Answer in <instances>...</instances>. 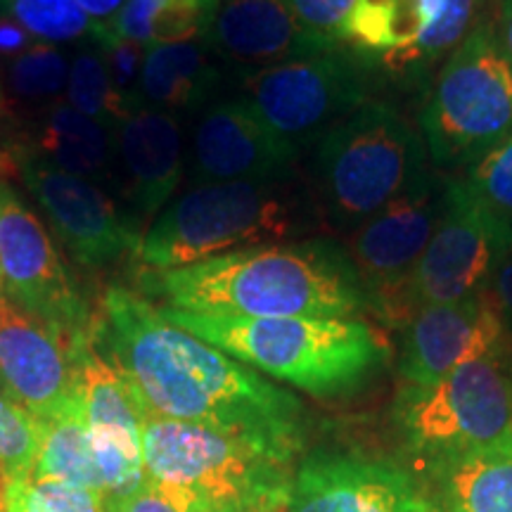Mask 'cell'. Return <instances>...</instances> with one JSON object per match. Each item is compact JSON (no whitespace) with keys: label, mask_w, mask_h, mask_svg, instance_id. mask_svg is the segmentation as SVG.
I'll list each match as a JSON object with an SVG mask.
<instances>
[{"label":"cell","mask_w":512,"mask_h":512,"mask_svg":"<svg viewBox=\"0 0 512 512\" xmlns=\"http://www.w3.org/2000/svg\"><path fill=\"white\" fill-rule=\"evenodd\" d=\"M510 254L512 221L486 204L465 178H448L439 223L411 283L415 313L482 294Z\"/></svg>","instance_id":"obj_10"},{"label":"cell","mask_w":512,"mask_h":512,"mask_svg":"<svg viewBox=\"0 0 512 512\" xmlns=\"http://www.w3.org/2000/svg\"><path fill=\"white\" fill-rule=\"evenodd\" d=\"M392 415L422 465L512 451V375L503 358H482L425 387L403 384Z\"/></svg>","instance_id":"obj_8"},{"label":"cell","mask_w":512,"mask_h":512,"mask_svg":"<svg viewBox=\"0 0 512 512\" xmlns=\"http://www.w3.org/2000/svg\"><path fill=\"white\" fill-rule=\"evenodd\" d=\"M5 484H8V477H5L3 467H0V505H3V491H5Z\"/></svg>","instance_id":"obj_43"},{"label":"cell","mask_w":512,"mask_h":512,"mask_svg":"<svg viewBox=\"0 0 512 512\" xmlns=\"http://www.w3.org/2000/svg\"><path fill=\"white\" fill-rule=\"evenodd\" d=\"M5 294V287H3V278H0V297H3Z\"/></svg>","instance_id":"obj_44"},{"label":"cell","mask_w":512,"mask_h":512,"mask_svg":"<svg viewBox=\"0 0 512 512\" xmlns=\"http://www.w3.org/2000/svg\"><path fill=\"white\" fill-rule=\"evenodd\" d=\"M0 512H3V505H0Z\"/></svg>","instance_id":"obj_45"},{"label":"cell","mask_w":512,"mask_h":512,"mask_svg":"<svg viewBox=\"0 0 512 512\" xmlns=\"http://www.w3.org/2000/svg\"><path fill=\"white\" fill-rule=\"evenodd\" d=\"M219 3L221 0H126L117 15L98 22V27L145 48L204 41Z\"/></svg>","instance_id":"obj_24"},{"label":"cell","mask_w":512,"mask_h":512,"mask_svg":"<svg viewBox=\"0 0 512 512\" xmlns=\"http://www.w3.org/2000/svg\"><path fill=\"white\" fill-rule=\"evenodd\" d=\"M24 136L17 131V117L10 107L0 105V178L12 181L19 176V162H22Z\"/></svg>","instance_id":"obj_37"},{"label":"cell","mask_w":512,"mask_h":512,"mask_svg":"<svg viewBox=\"0 0 512 512\" xmlns=\"http://www.w3.org/2000/svg\"><path fill=\"white\" fill-rule=\"evenodd\" d=\"M0 392H3V387H0Z\"/></svg>","instance_id":"obj_46"},{"label":"cell","mask_w":512,"mask_h":512,"mask_svg":"<svg viewBox=\"0 0 512 512\" xmlns=\"http://www.w3.org/2000/svg\"><path fill=\"white\" fill-rule=\"evenodd\" d=\"M69 60L53 43H36L5 64V95L27 105H55L64 100Z\"/></svg>","instance_id":"obj_28"},{"label":"cell","mask_w":512,"mask_h":512,"mask_svg":"<svg viewBox=\"0 0 512 512\" xmlns=\"http://www.w3.org/2000/svg\"><path fill=\"white\" fill-rule=\"evenodd\" d=\"M498 36H501V43L505 53L510 55L512 60V0H498Z\"/></svg>","instance_id":"obj_41"},{"label":"cell","mask_w":512,"mask_h":512,"mask_svg":"<svg viewBox=\"0 0 512 512\" xmlns=\"http://www.w3.org/2000/svg\"><path fill=\"white\" fill-rule=\"evenodd\" d=\"M446 0H356L347 41L384 69L425 38L444 12Z\"/></svg>","instance_id":"obj_22"},{"label":"cell","mask_w":512,"mask_h":512,"mask_svg":"<svg viewBox=\"0 0 512 512\" xmlns=\"http://www.w3.org/2000/svg\"><path fill=\"white\" fill-rule=\"evenodd\" d=\"M297 162L299 147L280 136L242 95L211 102L192 128L195 185L283 181L297 176Z\"/></svg>","instance_id":"obj_15"},{"label":"cell","mask_w":512,"mask_h":512,"mask_svg":"<svg viewBox=\"0 0 512 512\" xmlns=\"http://www.w3.org/2000/svg\"><path fill=\"white\" fill-rule=\"evenodd\" d=\"M0 278L5 294L74 344L93 335L86 304L41 216L0 178Z\"/></svg>","instance_id":"obj_12"},{"label":"cell","mask_w":512,"mask_h":512,"mask_svg":"<svg viewBox=\"0 0 512 512\" xmlns=\"http://www.w3.org/2000/svg\"><path fill=\"white\" fill-rule=\"evenodd\" d=\"M24 143L67 174L117 183V128L86 117L64 100L43 110Z\"/></svg>","instance_id":"obj_20"},{"label":"cell","mask_w":512,"mask_h":512,"mask_svg":"<svg viewBox=\"0 0 512 512\" xmlns=\"http://www.w3.org/2000/svg\"><path fill=\"white\" fill-rule=\"evenodd\" d=\"M169 309L238 318H354L366 292L347 245L328 235L238 249L138 278Z\"/></svg>","instance_id":"obj_2"},{"label":"cell","mask_w":512,"mask_h":512,"mask_svg":"<svg viewBox=\"0 0 512 512\" xmlns=\"http://www.w3.org/2000/svg\"><path fill=\"white\" fill-rule=\"evenodd\" d=\"M93 41L98 43L114 88H117L119 98L124 100V105L131 110V114L140 110V107H145L143 95H140V76H143L147 48L136 41L110 36L100 27H95Z\"/></svg>","instance_id":"obj_33"},{"label":"cell","mask_w":512,"mask_h":512,"mask_svg":"<svg viewBox=\"0 0 512 512\" xmlns=\"http://www.w3.org/2000/svg\"><path fill=\"white\" fill-rule=\"evenodd\" d=\"M3 512H107V498L57 479H15L5 484Z\"/></svg>","instance_id":"obj_31"},{"label":"cell","mask_w":512,"mask_h":512,"mask_svg":"<svg viewBox=\"0 0 512 512\" xmlns=\"http://www.w3.org/2000/svg\"><path fill=\"white\" fill-rule=\"evenodd\" d=\"M221 81L223 74L209 60L207 43H166L147 48L140 95L145 107L181 117L183 112H197L211 105Z\"/></svg>","instance_id":"obj_21"},{"label":"cell","mask_w":512,"mask_h":512,"mask_svg":"<svg viewBox=\"0 0 512 512\" xmlns=\"http://www.w3.org/2000/svg\"><path fill=\"white\" fill-rule=\"evenodd\" d=\"M0 15L22 24L41 43L91 41L98 22L74 0H0Z\"/></svg>","instance_id":"obj_29"},{"label":"cell","mask_w":512,"mask_h":512,"mask_svg":"<svg viewBox=\"0 0 512 512\" xmlns=\"http://www.w3.org/2000/svg\"><path fill=\"white\" fill-rule=\"evenodd\" d=\"M204 43L240 72L306 60L342 46L299 22L283 0H221Z\"/></svg>","instance_id":"obj_18"},{"label":"cell","mask_w":512,"mask_h":512,"mask_svg":"<svg viewBox=\"0 0 512 512\" xmlns=\"http://www.w3.org/2000/svg\"><path fill=\"white\" fill-rule=\"evenodd\" d=\"M325 230L311 185L283 181H233L192 185L145 230L138 261L147 271H171L238 252L304 240Z\"/></svg>","instance_id":"obj_4"},{"label":"cell","mask_w":512,"mask_h":512,"mask_svg":"<svg viewBox=\"0 0 512 512\" xmlns=\"http://www.w3.org/2000/svg\"><path fill=\"white\" fill-rule=\"evenodd\" d=\"M302 24L316 34L332 38V41H347L351 15H354L356 0H283Z\"/></svg>","instance_id":"obj_36"},{"label":"cell","mask_w":512,"mask_h":512,"mask_svg":"<svg viewBox=\"0 0 512 512\" xmlns=\"http://www.w3.org/2000/svg\"><path fill=\"white\" fill-rule=\"evenodd\" d=\"M287 512H441L408 470L366 453H313L292 477Z\"/></svg>","instance_id":"obj_16"},{"label":"cell","mask_w":512,"mask_h":512,"mask_svg":"<svg viewBox=\"0 0 512 512\" xmlns=\"http://www.w3.org/2000/svg\"><path fill=\"white\" fill-rule=\"evenodd\" d=\"M79 392L88 430H105L143 441L145 408L126 377L102 356L93 337L79 349Z\"/></svg>","instance_id":"obj_25"},{"label":"cell","mask_w":512,"mask_h":512,"mask_svg":"<svg viewBox=\"0 0 512 512\" xmlns=\"http://www.w3.org/2000/svg\"><path fill=\"white\" fill-rule=\"evenodd\" d=\"M34 36L29 34L22 24H17L15 19L0 15V57H8V60H15L17 55L27 53L31 46H36Z\"/></svg>","instance_id":"obj_39"},{"label":"cell","mask_w":512,"mask_h":512,"mask_svg":"<svg viewBox=\"0 0 512 512\" xmlns=\"http://www.w3.org/2000/svg\"><path fill=\"white\" fill-rule=\"evenodd\" d=\"M508 332L486 294L422 309L406 325L399 373L406 384H434L467 363L503 358Z\"/></svg>","instance_id":"obj_17"},{"label":"cell","mask_w":512,"mask_h":512,"mask_svg":"<svg viewBox=\"0 0 512 512\" xmlns=\"http://www.w3.org/2000/svg\"><path fill=\"white\" fill-rule=\"evenodd\" d=\"M171 323L235 361L318 399L361 392L389 361V344L358 318H238L159 306Z\"/></svg>","instance_id":"obj_3"},{"label":"cell","mask_w":512,"mask_h":512,"mask_svg":"<svg viewBox=\"0 0 512 512\" xmlns=\"http://www.w3.org/2000/svg\"><path fill=\"white\" fill-rule=\"evenodd\" d=\"M370 67L356 50L240 72V95L292 145L316 143L370 100Z\"/></svg>","instance_id":"obj_9"},{"label":"cell","mask_w":512,"mask_h":512,"mask_svg":"<svg viewBox=\"0 0 512 512\" xmlns=\"http://www.w3.org/2000/svg\"><path fill=\"white\" fill-rule=\"evenodd\" d=\"M444 185L430 176L349 233L351 256L368 309L406 328L415 316L411 283L441 216Z\"/></svg>","instance_id":"obj_11"},{"label":"cell","mask_w":512,"mask_h":512,"mask_svg":"<svg viewBox=\"0 0 512 512\" xmlns=\"http://www.w3.org/2000/svg\"><path fill=\"white\" fill-rule=\"evenodd\" d=\"M441 512H512V451H482L425 465Z\"/></svg>","instance_id":"obj_23"},{"label":"cell","mask_w":512,"mask_h":512,"mask_svg":"<svg viewBox=\"0 0 512 512\" xmlns=\"http://www.w3.org/2000/svg\"><path fill=\"white\" fill-rule=\"evenodd\" d=\"M38 430L41 437L31 477L57 479L102 494L91 434L83 418V403H74L72 408L48 420H38Z\"/></svg>","instance_id":"obj_26"},{"label":"cell","mask_w":512,"mask_h":512,"mask_svg":"<svg viewBox=\"0 0 512 512\" xmlns=\"http://www.w3.org/2000/svg\"><path fill=\"white\" fill-rule=\"evenodd\" d=\"M147 477L192 494L216 512H287L290 465L252 441L197 422L143 420Z\"/></svg>","instance_id":"obj_6"},{"label":"cell","mask_w":512,"mask_h":512,"mask_svg":"<svg viewBox=\"0 0 512 512\" xmlns=\"http://www.w3.org/2000/svg\"><path fill=\"white\" fill-rule=\"evenodd\" d=\"M475 10L477 0H446L444 12H441L437 24L427 31L418 46L396 57L387 67V72L399 76L425 74L434 62L444 60L463 43V38L470 34Z\"/></svg>","instance_id":"obj_30"},{"label":"cell","mask_w":512,"mask_h":512,"mask_svg":"<svg viewBox=\"0 0 512 512\" xmlns=\"http://www.w3.org/2000/svg\"><path fill=\"white\" fill-rule=\"evenodd\" d=\"M185 147L178 114L140 107L117 126V185L140 223L155 219L183 178Z\"/></svg>","instance_id":"obj_19"},{"label":"cell","mask_w":512,"mask_h":512,"mask_svg":"<svg viewBox=\"0 0 512 512\" xmlns=\"http://www.w3.org/2000/svg\"><path fill=\"white\" fill-rule=\"evenodd\" d=\"M107 512H216L207 503L192 494H185L174 486L159 484L155 479H147L136 494L124 498H110Z\"/></svg>","instance_id":"obj_35"},{"label":"cell","mask_w":512,"mask_h":512,"mask_svg":"<svg viewBox=\"0 0 512 512\" xmlns=\"http://www.w3.org/2000/svg\"><path fill=\"white\" fill-rule=\"evenodd\" d=\"M484 294L494 304L498 316H501L508 339H512V254L498 266V271L494 273V278H491Z\"/></svg>","instance_id":"obj_38"},{"label":"cell","mask_w":512,"mask_h":512,"mask_svg":"<svg viewBox=\"0 0 512 512\" xmlns=\"http://www.w3.org/2000/svg\"><path fill=\"white\" fill-rule=\"evenodd\" d=\"M19 178L76 264L100 268L138 254L143 223L98 183L57 169L29 147L19 162Z\"/></svg>","instance_id":"obj_13"},{"label":"cell","mask_w":512,"mask_h":512,"mask_svg":"<svg viewBox=\"0 0 512 512\" xmlns=\"http://www.w3.org/2000/svg\"><path fill=\"white\" fill-rule=\"evenodd\" d=\"M88 339L74 344L46 320L24 311L3 294L0 387L36 420H48L67 411L81 401L76 356Z\"/></svg>","instance_id":"obj_14"},{"label":"cell","mask_w":512,"mask_h":512,"mask_svg":"<svg viewBox=\"0 0 512 512\" xmlns=\"http://www.w3.org/2000/svg\"><path fill=\"white\" fill-rule=\"evenodd\" d=\"M64 102L81 114H86V117L112 128H117L126 117H131V110L119 98L98 43L93 38L88 46L76 50V55L72 57Z\"/></svg>","instance_id":"obj_27"},{"label":"cell","mask_w":512,"mask_h":512,"mask_svg":"<svg viewBox=\"0 0 512 512\" xmlns=\"http://www.w3.org/2000/svg\"><path fill=\"white\" fill-rule=\"evenodd\" d=\"M465 181L486 204L512 221V136L470 166Z\"/></svg>","instance_id":"obj_34"},{"label":"cell","mask_w":512,"mask_h":512,"mask_svg":"<svg viewBox=\"0 0 512 512\" xmlns=\"http://www.w3.org/2000/svg\"><path fill=\"white\" fill-rule=\"evenodd\" d=\"M427 157L470 169L512 136V60L491 24L470 29L446 57L420 114Z\"/></svg>","instance_id":"obj_7"},{"label":"cell","mask_w":512,"mask_h":512,"mask_svg":"<svg viewBox=\"0 0 512 512\" xmlns=\"http://www.w3.org/2000/svg\"><path fill=\"white\" fill-rule=\"evenodd\" d=\"M93 342L126 377L145 415L238 434L292 465L304 446V403L226 351L178 328L126 287L102 294Z\"/></svg>","instance_id":"obj_1"},{"label":"cell","mask_w":512,"mask_h":512,"mask_svg":"<svg viewBox=\"0 0 512 512\" xmlns=\"http://www.w3.org/2000/svg\"><path fill=\"white\" fill-rule=\"evenodd\" d=\"M0 105L10 107L8 95H5V67H3V60H0ZM10 110H12V107H10Z\"/></svg>","instance_id":"obj_42"},{"label":"cell","mask_w":512,"mask_h":512,"mask_svg":"<svg viewBox=\"0 0 512 512\" xmlns=\"http://www.w3.org/2000/svg\"><path fill=\"white\" fill-rule=\"evenodd\" d=\"M38 437L41 430L34 415L0 392V467L8 482L34 475Z\"/></svg>","instance_id":"obj_32"},{"label":"cell","mask_w":512,"mask_h":512,"mask_svg":"<svg viewBox=\"0 0 512 512\" xmlns=\"http://www.w3.org/2000/svg\"><path fill=\"white\" fill-rule=\"evenodd\" d=\"M430 176L420 133L392 105L368 100L316 140L309 183L325 228L351 233Z\"/></svg>","instance_id":"obj_5"},{"label":"cell","mask_w":512,"mask_h":512,"mask_svg":"<svg viewBox=\"0 0 512 512\" xmlns=\"http://www.w3.org/2000/svg\"><path fill=\"white\" fill-rule=\"evenodd\" d=\"M74 3L95 22H107L124 8L126 0H74Z\"/></svg>","instance_id":"obj_40"}]
</instances>
